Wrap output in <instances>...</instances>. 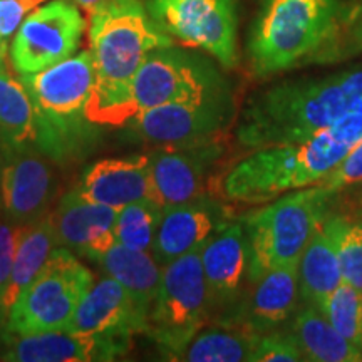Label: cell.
<instances>
[{
    "label": "cell",
    "instance_id": "obj_1",
    "mask_svg": "<svg viewBox=\"0 0 362 362\" xmlns=\"http://www.w3.org/2000/svg\"><path fill=\"white\" fill-rule=\"evenodd\" d=\"M357 115L362 116V67L259 90L240 112L235 136L248 149L300 143Z\"/></svg>",
    "mask_w": 362,
    "mask_h": 362
},
{
    "label": "cell",
    "instance_id": "obj_2",
    "mask_svg": "<svg viewBox=\"0 0 362 362\" xmlns=\"http://www.w3.org/2000/svg\"><path fill=\"white\" fill-rule=\"evenodd\" d=\"M89 40L96 76L86 115L101 128H123L139 112L133 90L139 66L175 40L151 19L143 0H107L90 16Z\"/></svg>",
    "mask_w": 362,
    "mask_h": 362
},
{
    "label": "cell",
    "instance_id": "obj_3",
    "mask_svg": "<svg viewBox=\"0 0 362 362\" xmlns=\"http://www.w3.org/2000/svg\"><path fill=\"white\" fill-rule=\"evenodd\" d=\"M362 139V116H349L300 143L272 144L238 161L223 176L226 200L260 205L285 193L319 185Z\"/></svg>",
    "mask_w": 362,
    "mask_h": 362
},
{
    "label": "cell",
    "instance_id": "obj_4",
    "mask_svg": "<svg viewBox=\"0 0 362 362\" xmlns=\"http://www.w3.org/2000/svg\"><path fill=\"white\" fill-rule=\"evenodd\" d=\"M17 76L34 104L35 144L62 168L86 160L101 139V126L90 123L86 115L96 76L90 51L35 74Z\"/></svg>",
    "mask_w": 362,
    "mask_h": 362
},
{
    "label": "cell",
    "instance_id": "obj_5",
    "mask_svg": "<svg viewBox=\"0 0 362 362\" xmlns=\"http://www.w3.org/2000/svg\"><path fill=\"white\" fill-rule=\"evenodd\" d=\"M344 11L342 0H264L247 52L257 78L315 62L334 39Z\"/></svg>",
    "mask_w": 362,
    "mask_h": 362
},
{
    "label": "cell",
    "instance_id": "obj_6",
    "mask_svg": "<svg viewBox=\"0 0 362 362\" xmlns=\"http://www.w3.org/2000/svg\"><path fill=\"white\" fill-rule=\"evenodd\" d=\"M337 194L322 185H314L285 193L243 216L250 253V285L267 272L300 262L307 243L332 210Z\"/></svg>",
    "mask_w": 362,
    "mask_h": 362
},
{
    "label": "cell",
    "instance_id": "obj_7",
    "mask_svg": "<svg viewBox=\"0 0 362 362\" xmlns=\"http://www.w3.org/2000/svg\"><path fill=\"white\" fill-rule=\"evenodd\" d=\"M214 312L200 250L163 267L160 291L148 314L146 336L166 359L178 361L193 337L211 324Z\"/></svg>",
    "mask_w": 362,
    "mask_h": 362
},
{
    "label": "cell",
    "instance_id": "obj_8",
    "mask_svg": "<svg viewBox=\"0 0 362 362\" xmlns=\"http://www.w3.org/2000/svg\"><path fill=\"white\" fill-rule=\"evenodd\" d=\"M93 284V272L76 253L59 247L12 305L2 329L19 334L66 330Z\"/></svg>",
    "mask_w": 362,
    "mask_h": 362
},
{
    "label": "cell",
    "instance_id": "obj_9",
    "mask_svg": "<svg viewBox=\"0 0 362 362\" xmlns=\"http://www.w3.org/2000/svg\"><path fill=\"white\" fill-rule=\"evenodd\" d=\"M139 111L171 103H198L232 96L228 81L210 59L168 45L151 51L136 72Z\"/></svg>",
    "mask_w": 362,
    "mask_h": 362
},
{
    "label": "cell",
    "instance_id": "obj_10",
    "mask_svg": "<svg viewBox=\"0 0 362 362\" xmlns=\"http://www.w3.org/2000/svg\"><path fill=\"white\" fill-rule=\"evenodd\" d=\"M144 6L173 40L206 52L225 69L237 64L235 0H144Z\"/></svg>",
    "mask_w": 362,
    "mask_h": 362
},
{
    "label": "cell",
    "instance_id": "obj_11",
    "mask_svg": "<svg viewBox=\"0 0 362 362\" xmlns=\"http://www.w3.org/2000/svg\"><path fill=\"white\" fill-rule=\"evenodd\" d=\"M2 214L16 226L39 221L54 210L59 193L56 163L35 143L0 139Z\"/></svg>",
    "mask_w": 362,
    "mask_h": 362
},
{
    "label": "cell",
    "instance_id": "obj_12",
    "mask_svg": "<svg viewBox=\"0 0 362 362\" xmlns=\"http://www.w3.org/2000/svg\"><path fill=\"white\" fill-rule=\"evenodd\" d=\"M86 21L72 0L34 8L12 37L8 56L17 74H35L78 52Z\"/></svg>",
    "mask_w": 362,
    "mask_h": 362
},
{
    "label": "cell",
    "instance_id": "obj_13",
    "mask_svg": "<svg viewBox=\"0 0 362 362\" xmlns=\"http://www.w3.org/2000/svg\"><path fill=\"white\" fill-rule=\"evenodd\" d=\"M235 103L232 96L198 103H171L139 111L133 128L144 143L153 146H188L220 141L232 124Z\"/></svg>",
    "mask_w": 362,
    "mask_h": 362
},
{
    "label": "cell",
    "instance_id": "obj_14",
    "mask_svg": "<svg viewBox=\"0 0 362 362\" xmlns=\"http://www.w3.org/2000/svg\"><path fill=\"white\" fill-rule=\"evenodd\" d=\"M211 300V324L233 325L240 305L250 288L248 238L242 220H232L200 250Z\"/></svg>",
    "mask_w": 362,
    "mask_h": 362
},
{
    "label": "cell",
    "instance_id": "obj_15",
    "mask_svg": "<svg viewBox=\"0 0 362 362\" xmlns=\"http://www.w3.org/2000/svg\"><path fill=\"white\" fill-rule=\"evenodd\" d=\"M223 155L220 141L188 146H158L149 158L153 200L163 208L205 194L211 168Z\"/></svg>",
    "mask_w": 362,
    "mask_h": 362
},
{
    "label": "cell",
    "instance_id": "obj_16",
    "mask_svg": "<svg viewBox=\"0 0 362 362\" xmlns=\"http://www.w3.org/2000/svg\"><path fill=\"white\" fill-rule=\"evenodd\" d=\"M131 342L110 337L78 336L67 330L19 334L0 329V361L94 362L128 354Z\"/></svg>",
    "mask_w": 362,
    "mask_h": 362
},
{
    "label": "cell",
    "instance_id": "obj_17",
    "mask_svg": "<svg viewBox=\"0 0 362 362\" xmlns=\"http://www.w3.org/2000/svg\"><path fill=\"white\" fill-rule=\"evenodd\" d=\"M232 221V210L205 193L192 202L163 208L153 255L165 267L180 257L202 250L218 230Z\"/></svg>",
    "mask_w": 362,
    "mask_h": 362
},
{
    "label": "cell",
    "instance_id": "obj_18",
    "mask_svg": "<svg viewBox=\"0 0 362 362\" xmlns=\"http://www.w3.org/2000/svg\"><path fill=\"white\" fill-rule=\"evenodd\" d=\"M148 312L139 309L119 282L103 277L90 285L72 315L67 332L131 342L146 334Z\"/></svg>",
    "mask_w": 362,
    "mask_h": 362
},
{
    "label": "cell",
    "instance_id": "obj_19",
    "mask_svg": "<svg viewBox=\"0 0 362 362\" xmlns=\"http://www.w3.org/2000/svg\"><path fill=\"white\" fill-rule=\"evenodd\" d=\"M117 210L90 202L72 188L51 211L59 245L76 255L96 262L116 243Z\"/></svg>",
    "mask_w": 362,
    "mask_h": 362
},
{
    "label": "cell",
    "instance_id": "obj_20",
    "mask_svg": "<svg viewBox=\"0 0 362 362\" xmlns=\"http://www.w3.org/2000/svg\"><path fill=\"white\" fill-rule=\"evenodd\" d=\"M300 304L298 264L279 267L250 285L233 325L262 336L284 329Z\"/></svg>",
    "mask_w": 362,
    "mask_h": 362
},
{
    "label": "cell",
    "instance_id": "obj_21",
    "mask_svg": "<svg viewBox=\"0 0 362 362\" xmlns=\"http://www.w3.org/2000/svg\"><path fill=\"white\" fill-rule=\"evenodd\" d=\"M76 188L88 200L117 211L131 203L153 200L149 158L136 155L99 160L84 171Z\"/></svg>",
    "mask_w": 362,
    "mask_h": 362
},
{
    "label": "cell",
    "instance_id": "obj_22",
    "mask_svg": "<svg viewBox=\"0 0 362 362\" xmlns=\"http://www.w3.org/2000/svg\"><path fill=\"white\" fill-rule=\"evenodd\" d=\"M342 280L339 257V214L334 205L312 235L298 262V288L302 302L322 310L325 300Z\"/></svg>",
    "mask_w": 362,
    "mask_h": 362
},
{
    "label": "cell",
    "instance_id": "obj_23",
    "mask_svg": "<svg viewBox=\"0 0 362 362\" xmlns=\"http://www.w3.org/2000/svg\"><path fill=\"white\" fill-rule=\"evenodd\" d=\"M59 247L61 245L51 214L34 223L19 226L11 277L0 297V329L7 324L8 312L21 293L33 284V280L40 274L54 250Z\"/></svg>",
    "mask_w": 362,
    "mask_h": 362
},
{
    "label": "cell",
    "instance_id": "obj_24",
    "mask_svg": "<svg viewBox=\"0 0 362 362\" xmlns=\"http://www.w3.org/2000/svg\"><path fill=\"white\" fill-rule=\"evenodd\" d=\"M285 329L296 337L304 361L359 362L362 354L330 324L319 307L302 302Z\"/></svg>",
    "mask_w": 362,
    "mask_h": 362
},
{
    "label": "cell",
    "instance_id": "obj_25",
    "mask_svg": "<svg viewBox=\"0 0 362 362\" xmlns=\"http://www.w3.org/2000/svg\"><path fill=\"white\" fill-rule=\"evenodd\" d=\"M96 264L107 277L123 285L139 309L149 314L163 279V265L153 252L133 250L115 243Z\"/></svg>",
    "mask_w": 362,
    "mask_h": 362
},
{
    "label": "cell",
    "instance_id": "obj_26",
    "mask_svg": "<svg viewBox=\"0 0 362 362\" xmlns=\"http://www.w3.org/2000/svg\"><path fill=\"white\" fill-rule=\"evenodd\" d=\"M0 139L11 143L37 139L33 99L19 76L8 69L6 47H0Z\"/></svg>",
    "mask_w": 362,
    "mask_h": 362
},
{
    "label": "cell",
    "instance_id": "obj_27",
    "mask_svg": "<svg viewBox=\"0 0 362 362\" xmlns=\"http://www.w3.org/2000/svg\"><path fill=\"white\" fill-rule=\"evenodd\" d=\"M259 334L235 325L214 324L202 329L178 361L188 362H242L250 361Z\"/></svg>",
    "mask_w": 362,
    "mask_h": 362
},
{
    "label": "cell",
    "instance_id": "obj_28",
    "mask_svg": "<svg viewBox=\"0 0 362 362\" xmlns=\"http://www.w3.org/2000/svg\"><path fill=\"white\" fill-rule=\"evenodd\" d=\"M163 216V206L155 200L131 203L117 211L116 243L133 250L151 252Z\"/></svg>",
    "mask_w": 362,
    "mask_h": 362
},
{
    "label": "cell",
    "instance_id": "obj_29",
    "mask_svg": "<svg viewBox=\"0 0 362 362\" xmlns=\"http://www.w3.org/2000/svg\"><path fill=\"white\" fill-rule=\"evenodd\" d=\"M322 312L330 324L362 354V291L342 280L325 300Z\"/></svg>",
    "mask_w": 362,
    "mask_h": 362
},
{
    "label": "cell",
    "instance_id": "obj_30",
    "mask_svg": "<svg viewBox=\"0 0 362 362\" xmlns=\"http://www.w3.org/2000/svg\"><path fill=\"white\" fill-rule=\"evenodd\" d=\"M342 277L362 291V211L337 210Z\"/></svg>",
    "mask_w": 362,
    "mask_h": 362
},
{
    "label": "cell",
    "instance_id": "obj_31",
    "mask_svg": "<svg viewBox=\"0 0 362 362\" xmlns=\"http://www.w3.org/2000/svg\"><path fill=\"white\" fill-rule=\"evenodd\" d=\"M362 52V0L346 6L339 29L315 62H334Z\"/></svg>",
    "mask_w": 362,
    "mask_h": 362
},
{
    "label": "cell",
    "instance_id": "obj_32",
    "mask_svg": "<svg viewBox=\"0 0 362 362\" xmlns=\"http://www.w3.org/2000/svg\"><path fill=\"white\" fill-rule=\"evenodd\" d=\"M304 361L296 337L287 329L262 334L250 362H300Z\"/></svg>",
    "mask_w": 362,
    "mask_h": 362
},
{
    "label": "cell",
    "instance_id": "obj_33",
    "mask_svg": "<svg viewBox=\"0 0 362 362\" xmlns=\"http://www.w3.org/2000/svg\"><path fill=\"white\" fill-rule=\"evenodd\" d=\"M362 183V139L357 141L351 151L330 170V173L319 185L334 193H342L346 188Z\"/></svg>",
    "mask_w": 362,
    "mask_h": 362
},
{
    "label": "cell",
    "instance_id": "obj_34",
    "mask_svg": "<svg viewBox=\"0 0 362 362\" xmlns=\"http://www.w3.org/2000/svg\"><path fill=\"white\" fill-rule=\"evenodd\" d=\"M47 0H0V47H6L22 22Z\"/></svg>",
    "mask_w": 362,
    "mask_h": 362
},
{
    "label": "cell",
    "instance_id": "obj_35",
    "mask_svg": "<svg viewBox=\"0 0 362 362\" xmlns=\"http://www.w3.org/2000/svg\"><path fill=\"white\" fill-rule=\"evenodd\" d=\"M17 230L19 226L11 223L6 216L0 215V297L11 277L13 257H16Z\"/></svg>",
    "mask_w": 362,
    "mask_h": 362
},
{
    "label": "cell",
    "instance_id": "obj_36",
    "mask_svg": "<svg viewBox=\"0 0 362 362\" xmlns=\"http://www.w3.org/2000/svg\"><path fill=\"white\" fill-rule=\"evenodd\" d=\"M72 2H74L79 8H83L84 12H88V13H90V16H93V13L96 12L99 7L104 6L107 0H72Z\"/></svg>",
    "mask_w": 362,
    "mask_h": 362
},
{
    "label": "cell",
    "instance_id": "obj_37",
    "mask_svg": "<svg viewBox=\"0 0 362 362\" xmlns=\"http://www.w3.org/2000/svg\"><path fill=\"white\" fill-rule=\"evenodd\" d=\"M0 185H2V155H0ZM0 215L2 214V192H0Z\"/></svg>",
    "mask_w": 362,
    "mask_h": 362
}]
</instances>
